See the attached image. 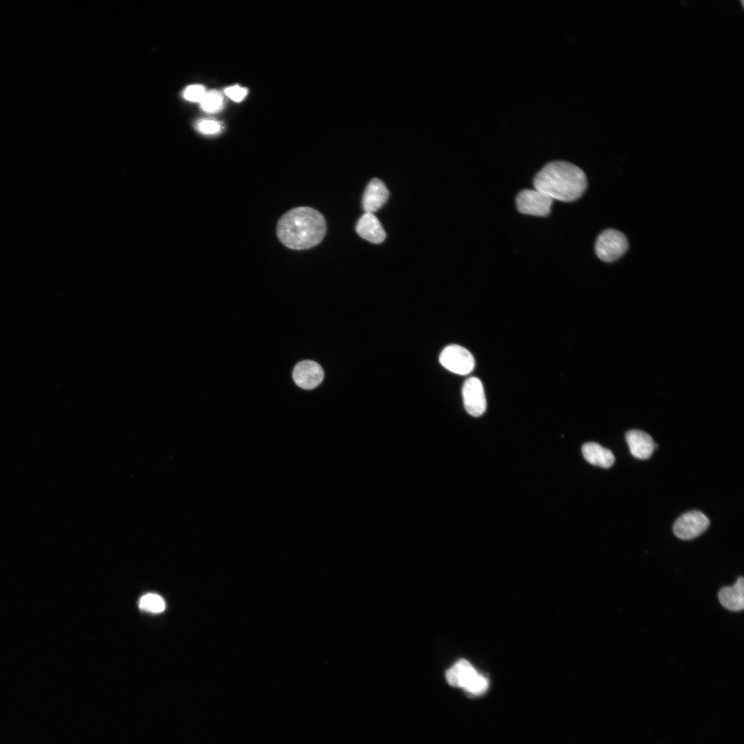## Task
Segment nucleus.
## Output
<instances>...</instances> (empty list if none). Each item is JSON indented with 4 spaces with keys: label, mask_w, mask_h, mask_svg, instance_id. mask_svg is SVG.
Returning <instances> with one entry per match:
<instances>
[{
    "label": "nucleus",
    "mask_w": 744,
    "mask_h": 744,
    "mask_svg": "<svg viewBox=\"0 0 744 744\" xmlns=\"http://www.w3.org/2000/svg\"><path fill=\"white\" fill-rule=\"evenodd\" d=\"M138 606L140 609L147 612L160 613L165 610V603L161 596L149 593L140 599Z\"/></svg>",
    "instance_id": "16"
},
{
    "label": "nucleus",
    "mask_w": 744,
    "mask_h": 744,
    "mask_svg": "<svg viewBox=\"0 0 744 744\" xmlns=\"http://www.w3.org/2000/svg\"><path fill=\"white\" fill-rule=\"evenodd\" d=\"M389 191L385 184L378 178L372 179L366 186L362 198V207L365 213L377 211L387 201Z\"/></svg>",
    "instance_id": "10"
},
{
    "label": "nucleus",
    "mask_w": 744,
    "mask_h": 744,
    "mask_svg": "<svg viewBox=\"0 0 744 744\" xmlns=\"http://www.w3.org/2000/svg\"><path fill=\"white\" fill-rule=\"evenodd\" d=\"M198 130L205 134H214L221 130L222 125L216 121L211 119H202L196 124Z\"/></svg>",
    "instance_id": "18"
},
{
    "label": "nucleus",
    "mask_w": 744,
    "mask_h": 744,
    "mask_svg": "<svg viewBox=\"0 0 744 744\" xmlns=\"http://www.w3.org/2000/svg\"><path fill=\"white\" fill-rule=\"evenodd\" d=\"M355 230L360 237L373 243H380L386 238L385 231L374 214L364 213L358 220Z\"/></svg>",
    "instance_id": "12"
},
{
    "label": "nucleus",
    "mask_w": 744,
    "mask_h": 744,
    "mask_svg": "<svg viewBox=\"0 0 744 744\" xmlns=\"http://www.w3.org/2000/svg\"><path fill=\"white\" fill-rule=\"evenodd\" d=\"M552 199L536 189H524L516 198L517 210L524 214L545 216L550 214Z\"/></svg>",
    "instance_id": "6"
},
{
    "label": "nucleus",
    "mask_w": 744,
    "mask_h": 744,
    "mask_svg": "<svg viewBox=\"0 0 744 744\" xmlns=\"http://www.w3.org/2000/svg\"><path fill=\"white\" fill-rule=\"evenodd\" d=\"M628 248L626 236L614 229L604 230L598 236L595 243V251L599 259L611 262L621 257Z\"/></svg>",
    "instance_id": "4"
},
{
    "label": "nucleus",
    "mask_w": 744,
    "mask_h": 744,
    "mask_svg": "<svg viewBox=\"0 0 744 744\" xmlns=\"http://www.w3.org/2000/svg\"><path fill=\"white\" fill-rule=\"evenodd\" d=\"M247 90L238 85L228 87L225 90V94L236 102H240L247 95Z\"/></svg>",
    "instance_id": "19"
},
{
    "label": "nucleus",
    "mask_w": 744,
    "mask_h": 744,
    "mask_svg": "<svg viewBox=\"0 0 744 744\" xmlns=\"http://www.w3.org/2000/svg\"><path fill=\"white\" fill-rule=\"evenodd\" d=\"M744 579L738 577L732 586L722 588L719 592V600L724 608L732 611H740L744 608Z\"/></svg>",
    "instance_id": "13"
},
{
    "label": "nucleus",
    "mask_w": 744,
    "mask_h": 744,
    "mask_svg": "<svg viewBox=\"0 0 744 744\" xmlns=\"http://www.w3.org/2000/svg\"><path fill=\"white\" fill-rule=\"evenodd\" d=\"M533 185L552 200L571 202L583 194L587 179L584 172L575 165L556 161L546 164L536 174Z\"/></svg>",
    "instance_id": "2"
},
{
    "label": "nucleus",
    "mask_w": 744,
    "mask_h": 744,
    "mask_svg": "<svg viewBox=\"0 0 744 744\" xmlns=\"http://www.w3.org/2000/svg\"><path fill=\"white\" fill-rule=\"evenodd\" d=\"M626 440L631 454L636 458H649L655 448L656 444L651 436L641 430H630L626 434Z\"/></svg>",
    "instance_id": "11"
},
{
    "label": "nucleus",
    "mask_w": 744,
    "mask_h": 744,
    "mask_svg": "<svg viewBox=\"0 0 744 744\" xmlns=\"http://www.w3.org/2000/svg\"><path fill=\"white\" fill-rule=\"evenodd\" d=\"M206 91L203 85H192L185 88L183 96L187 101L200 103Z\"/></svg>",
    "instance_id": "17"
},
{
    "label": "nucleus",
    "mask_w": 744,
    "mask_h": 744,
    "mask_svg": "<svg viewBox=\"0 0 744 744\" xmlns=\"http://www.w3.org/2000/svg\"><path fill=\"white\" fill-rule=\"evenodd\" d=\"M584 459L590 464L603 468L612 466L615 458L611 451L595 442H587L581 448Z\"/></svg>",
    "instance_id": "14"
},
{
    "label": "nucleus",
    "mask_w": 744,
    "mask_h": 744,
    "mask_svg": "<svg viewBox=\"0 0 744 744\" xmlns=\"http://www.w3.org/2000/svg\"><path fill=\"white\" fill-rule=\"evenodd\" d=\"M464 405L466 412L473 417L482 415L486 409L483 384L475 377L468 378L462 387Z\"/></svg>",
    "instance_id": "8"
},
{
    "label": "nucleus",
    "mask_w": 744,
    "mask_h": 744,
    "mask_svg": "<svg viewBox=\"0 0 744 744\" xmlns=\"http://www.w3.org/2000/svg\"><path fill=\"white\" fill-rule=\"evenodd\" d=\"M446 676L450 685L462 688L473 694H482L488 687L487 679L479 674L465 659L458 661L448 670Z\"/></svg>",
    "instance_id": "3"
},
{
    "label": "nucleus",
    "mask_w": 744,
    "mask_h": 744,
    "mask_svg": "<svg viewBox=\"0 0 744 744\" xmlns=\"http://www.w3.org/2000/svg\"><path fill=\"white\" fill-rule=\"evenodd\" d=\"M201 109L209 113H214L220 111L224 105V100L222 94L216 90L206 92L204 97L200 102Z\"/></svg>",
    "instance_id": "15"
},
{
    "label": "nucleus",
    "mask_w": 744,
    "mask_h": 744,
    "mask_svg": "<svg viewBox=\"0 0 744 744\" xmlns=\"http://www.w3.org/2000/svg\"><path fill=\"white\" fill-rule=\"evenodd\" d=\"M710 520L701 511L687 512L674 524L673 531L679 539H692L703 533L709 526Z\"/></svg>",
    "instance_id": "7"
},
{
    "label": "nucleus",
    "mask_w": 744,
    "mask_h": 744,
    "mask_svg": "<svg viewBox=\"0 0 744 744\" xmlns=\"http://www.w3.org/2000/svg\"><path fill=\"white\" fill-rule=\"evenodd\" d=\"M324 372L322 367L312 360H304L298 363L293 371L295 383L304 389H312L322 381Z\"/></svg>",
    "instance_id": "9"
},
{
    "label": "nucleus",
    "mask_w": 744,
    "mask_h": 744,
    "mask_svg": "<svg viewBox=\"0 0 744 744\" xmlns=\"http://www.w3.org/2000/svg\"><path fill=\"white\" fill-rule=\"evenodd\" d=\"M327 231L323 215L315 209L299 207L287 211L277 223L276 233L287 247L304 250L318 245Z\"/></svg>",
    "instance_id": "1"
},
{
    "label": "nucleus",
    "mask_w": 744,
    "mask_h": 744,
    "mask_svg": "<svg viewBox=\"0 0 744 744\" xmlns=\"http://www.w3.org/2000/svg\"><path fill=\"white\" fill-rule=\"evenodd\" d=\"M440 362L445 369L459 375L468 374L475 367L473 355L457 344L446 347L440 355Z\"/></svg>",
    "instance_id": "5"
}]
</instances>
